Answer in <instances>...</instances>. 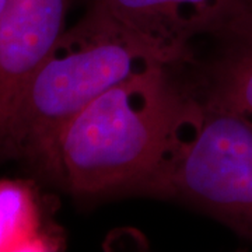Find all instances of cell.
<instances>
[{"label": "cell", "instance_id": "obj_8", "mask_svg": "<svg viewBox=\"0 0 252 252\" xmlns=\"http://www.w3.org/2000/svg\"><path fill=\"white\" fill-rule=\"evenodd\" d=\"M6 4H7V0H0V18L3 16V11H4Z\"/></svg>", "mask_w": 252, "mask_h": 252}, {"label": "cell", "instance_id": "obj_6", "mask_svg": "<svg viewBox=\"0 0 252 252\" xmlns=\"http://www.w3.org/2000/svg\"><path fill=\"white\" fill-rule=\"evenodd\" d=\"M219 42V52L206 69L199 94L252 125V13L220 36Z\"/></svg>", "mask_w": 252, "mask_h": 252}, {"label": "cell", "instance_id": "obj_1", "mask_svg": "<svg viewBox=\"0 0 252 252\" xmlns=\"http://www.w3.org/2000/svg\"><path fill=\"white\" fill-rule=\"evenodd\" d=\"M170 67L122 81L83 109L61 136L55 180L77 196H153L199 105Z\"/></svg>", "mask_w": 252, "mask_h": 252}, {"label": "cell", "instance_id": "obj_3", "mask_svg": "<svg viewBox=\"0 0 252 252\" xmlns=\"http://www.w3.org/2000/svg\"><path fill=\"white\" fill-rule=\"evenodd\" d=\"M198 95V109L153 196L188 203L252 241V125Z\"/></svg>", "mask_w": 252, "mask_h": 252}, {"label": "cell", "instance_id": "obj_4", "mask_svg": "<svg viewBox=\"0 0 252 252\" xmlns=\"http://www.w3.org/2000/svg\"><path fill=\"white\" fill-rule=\"evenodd\" d=\"M165 66L192 58V42L220 38L247 14L252 0H90Z\"/></svg>", "mask_w": 252, "mask_h": 252}, {"label": "cell", "instance_id": "obj_2", "mask_svg": "<svg viewBox=\"0 0 252 252\" xmlns=\"http://www.w3.org/2000/svg\"><path fill=\"white\" fill-rule=\"evenodd\" d=\"M165 66L101 10L64 31L18 97L0 135V157L18 158L55 177L67 125L122 81Z\"/></svg>", "mask_w": 252, "mask_h": 252}, {"label": "cell", "instance_id": "obj_5", "mask_svg": "<svg viewBox=\"0 0 252 252\" xmlns=\"http://www.w3.org/2000/svg\"><path fill=\"white\" fill-rule=\"evenodd\" d=\"M74 0H7L0 18V135L32 74L66 31Z\"/></svg>", "mask_w": 252, "mask_h": 252}, {"label": "cell", "instance_id": "obj_7", "mask_svg": "<svg viewBox=\"0 0 252 252\" xmlns=\"http://www.w3.org/2000/svg\"><path fill=\"white\" fill-rule=\"evenodd\" d=\"M63 245V235L46 221L35 185L0 178V252H52Z\"/></svg>", "mask_w": 252, "mask_h": 252}]
</instances>
